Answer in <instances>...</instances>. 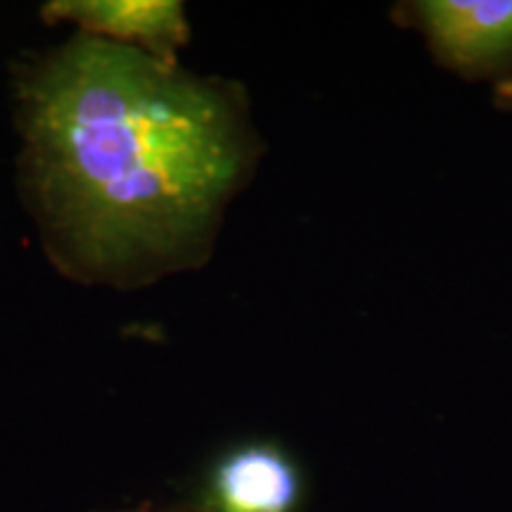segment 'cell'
Returning <instances> with one entry per match:
<instances>
[{"label":"cell","instance_id":"cell-5","mask_svg":"<svg viewBox=\"0 0 512 512\" xmlns=\"http://www.w3.org/2000/svg\"><path fill=\"white\" fill-rule=\"evenodd\" d=\"M136 512H152L150 508H147V505H145V508H140V510H136Z\"/></svg>","mask_w":512,"mask_h":512},{"label":"cell","instance_id":"cell-3","mask_svg":"<svg viewBox=\"0 0 512 512\" xmlns=\"http://www.w3.org/2000/svg\"><path fill=\"white\" fill-rule=\"evenodd\" d=\"M422 19L458 67H494L512 57V0H432Z\"/></svg>","mask_w":512,"mask_h":512},{"label":"cell","instance_id":"cell-1","mask_svg":"<svg viewBox=\"0 0 512 512\" xmlns=\"http://www.w3.org/2000/svg\"><path fill=\"white\" fill-rule=\"evenodd\" d=\"M19 102L24 185L62 271L136 287L204 254L247 164L221 88L81 34L31 69Z\"/></svg>","mask_w":512,"mask_h":512},{"label":"cell","instance_id":"cell-2","mask_svg":"<svg viewBox=\"0 0 512 512\" xmlns=\"http://www.w3.org/2000/svg\"><path fill=\"white\" fill-rule=\"evenodd\" d=\"M48 22H74L83 34L107 38L176 62L188 41V22L176 0H55L43 8Z\"/></svg>","mask_w":512,"mask_h":512},{"label":"cell","instance_id":"cell-4","mask_svg":"<svg viewBox=\"0 0 512 512\" xmlns=\"http://www.w3.org/2000/svg\"><path fill=\"white\" fill-rule=\"evenodd\" d=\"M299 489L297 467L280 448L245 446L216 467L211 503L219 512H290Z\"/></svg>","mask_w":512,"mask_h":512}]
</instances>
